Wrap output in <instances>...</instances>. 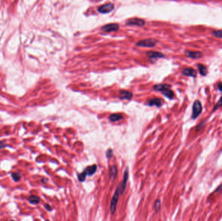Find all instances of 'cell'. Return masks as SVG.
<instances>
[{
  "instance_id": "18",
  "label": "cell",
  "mask_w": 222,
  "mask_h": 221,
  "mask_svg": "<svg viewBox=\"0 0 222 221\" xmlns=\"http://www.w3.org/2000/svg\"><path fill=\"white\" fill-rule=\"evenodd\" d=\"M40 198L37 196H33L31 195L29 198H28V201L32 204H37L40 202Z\"/></svg>"
},
{
  "instance_id": "1",
  "label": "cell",
  "mask_w": 222,
  "mask_h": 221,
  "mask_svg": "<svg viewBox=\"0 0 222 221\" xmlns=\"http://www.w3.org/2000/svg\"><path fill=\"white\" fill-rule=\"evenodd\" d=\"M170 86L168 84H157L153 87V90L163 93V94L170 99H172L174 97V93L170 89Z\"/></svg>"
},
{
  "instance_id": "16",
  "label": "cell",
  "mask_w": 222,
  "mask_h": 221,
  "mask_svg": "<svg viewBox=\"0 0 222 221\" xmlns=\"http://www.w3.org/2000/svg\"><path fill=\"white\" fill-rule=\"evenodd\" d=\"M109 120L112 122H116V121H118L121 120V119H123V115L120 114H114L110 115L109 116Z\"/></svg>"
},
{
  "instance_id": "23",
  "label": "cell",
  "mask_w": 222,
  "mask_h": 221,
  "mask_svg": "<svg viewBox=\"0 0 222 221\" xmlns=\"http://www.w3.org/2000/svg\"><path fill=\"white\" fill-rule=\"evenodd\" d=\"M221 106H222V96H221V97L220 98V100L218 101V103H216V106H215V107L214 108V110H213V111H212V112H214L215 110H217L219 107H221Z\"/></svg>"
},
{
  "instance_id": "6",
  "label": "cell",
  "mask_w": 222,
  "mask_h": 221,
  "mask_svg": "<svg viewBox=\"0 0 222 221\" xmlns=\"http://www.w3.org/2000/svg\"><path fill=\"white\" fill-rule=\"evenodd\" d=\"M128 178H129V168L127 167L126 169V170H125V172H124V178H123V180H122V182H121V183H119V187H120V194L121 195L123 194V193L124 192L125 189H126Z\"/></svg>"
},
{
  "instance_id": "19",
  "label": "cell",
  "mask_w": 222,
  "mask_h": 221,
  "mask_svg": "<svg viewBox=\"0 0 222 221\" xmlns=\"http://www.w3.org/2000/svg\"><path fill=\"white\" fill-rule=\"evenodd\" d=\"M87 176V172L84 171L83 172H82L81 173L78 174V176H77L78 179L79 181H80V182H84L85 179H86Z\"/></svg>"
},
{
  "instance_id": "28",
  "label": "cell",
  "mask_w": 222,
  "mask_h": 221,
  "mask_svg": "<svg viewBox=\"0 0 222 221\" xmlns=\"http://www.w3.org/2000/svg\"><path fill=\"white\" fill-rule=\"evenodd\" d=\"M45 208H47V209L48 211H51V209H52V208H51V207L48 205V204H45Z\"/></svg>"
},
{
  "instance_id": "8",
  "label": "cell",
  "mask_w": 222,
  "mask_h": 221,
  "mask_svg": "<svg viewBox=\"0 0 222 221\" xmlns=\"http://www.w3.org/2000/svg\"><path fill=\"white\" fill-rule=\"evenodd\" d=\"M119 29V25L118 24H109L105 25L101 28V30L107 33L112 32V31H116Z\"/></svg>"
},
{
  "instance_id": "5",
  "label": "cell",
  "mask_w": 222,
  "mask_h": 221,
  "mask_svg": "<svg viewBox=\"0 0 222 221\" xmlns=\"http://www.w3.org/2000/svg\"><path fill=\"white\" fill-rule=\"evenodd\" d=\"M114 8V5L112 3H108L104 4L99 7L98 10V12L101 14H107L110 13Z\"/></svg>"
},
{
  "instance_id": "4",
  "label": "cell",
  "mask_w": 222,
  "mask_h": 221,
  "mask_svg": "<svg viewBox=\"0 0 222 221\" xmlns=\"http://www.w3.org/2000/svg\"><path fill=\"white\" fill-rule=\"evenodd\" d=\"M157 44V40L154 38L145 39L140 40L136 43V46L143 47H153L155 46Z\"/></svg>"
},
{
  "instance_id": "13",
  "label": "cell",
  "mask_w": 222,
  "mask_h": 221,
  "mask_svg": "<svg viewBox=\"0 0 222 221\" xmlns=\"http://www.w3.org/2000/svg\"><path fill=\"white\" fill-rule=\"evenodd\" d=\"M147 56L149 58L155 59V58H163L164 56V54L160 52H156V51H149L147 53Z\"/></svg>"
},
{
  "instance_id": "15",
  "label": "cell",
  "mask_w": 222,
  "mask_h": 221,
  "mask_svg": "<svg viewBox=\"0 0 222 221\" xmlns=\"http://www.w3.org/2000/svg\"><path fill=\"white\" fill-rule=\"evenodd\" d=\"M97 170V165H92L91 166L88 167L87 169H85L84 171L87 172V175L90 176L94 174L96 172Z\"/></svg>"
},
{
  "instance_id": "26",
  "label": "cell",
  "mask_w": 222,
  "mask_h": 221,
  "mask_svg": "<svg viewBox=\"0 0 222 221\" xmlns=\"http://www.w3.org/2000/svg\"><path fill=\"white\" fill-rule=\"evenodd\" d=\"M218 88L220 92H222V83H220L218 84Z\"/></svg>"
},
{
  "instance_id": "12",
  "label": "cell",
  "mask_w": 222,
  "mask_h": 221,
  "mask_svg": "<svg viewBox=\"0 0 222 221\" xmlns=\"http://www.w3.org/2000/svg\"><path fill=\"white\" fill-rule=\"evenodd\" d=\"M133 97V93L126 90H121L119 93V97L121 99H128L129 100Z\"/></svg>"
},
{
  "instance_id": "7",
  "label": "cell",
  "mask_w": 222,
  "mask_h": 221,
  "mask_svg": "<svg viewBox=\"0 0 222 221\" xmlns=\"http://www.w3.org/2000/svg\"><path fill=\"white\" fill-rule=\"evenodd\" d=\"M146 22L144 19L137 18H134L128 19L126 22V25H137V26H143Z\"/></svg>"
},
{
  "instance_id": "3",
  "label": "cell",
  "mask_w": 222,
  "mask_h": 221,
  "mask_svg": "<svg viewBox=\"0 0 222 221\" xmlns=\"http://www.w3.org/2000/svg\"><path fill=\"white\" fill-rule=\"evenodd\" d=\"M202 112V105L201 102L199 100L195 101L193 104L192 107V120H195L199 115L201 114Z\"/></svg>"
},
{
  "instance_id": "29",
  "label": "cell",
  "mask_w": 222,
  "mask_h": 221,
  "mask_svg": "<svg viewBox=\"0 0 222 221\" xmlns=\"http://www.w3.org/2000/svg\"><path fill=\"white\" fill-rule=\"evenodd\" d=\"M11 221H14V220H11Z\"/></svg>"
},
{
  "instance_id": "27",
  "label": "cell",
  "mask_w": 222,
  "mask_h": 221,
  "mask_svg": "<svg viewBox=\"0 0 222 221\" xmlns=\"http://www.w3.org/2000/svg\"><path fill=\"white\" fill-rule=\"evenodd\" d=\"M4 147H5V143L3 142V141H0V149L3 148Z\"/></svg>"
},
{
  "instance_id": "25",
  "label": "cell",
  "mask_w": 222,
  "mask_h": 221,
  "mask_svg": "<svg viewBox=\"0 0 222 221\" xmlns=\"http://www.w3.org/2000/svg\"><path fill=\"white\" fill-rule=\"evenodd\" d=\"M222 191V183L221 184L220 186H219L218 188L216 189V190L215 191V192L216 193H220Z\"/></svg>"
},
{
  "instance_id": "2",
  "label": "cell",
  "mask_w": 222,
  "mask_h": 221,
  "mask_svg": "<svg viewBox=\"0 0 222 221\" xmlns=\"http://www.w3.org/2000/svg\"><path fill=\"white\" fill-rule=\"evenodd\" d=\"M120 187H119V184L117 187V189L115 191L112 200H111L110 202V211L112 215L115 213L116 211V206H117V204L119 200V197L120 195Z\"/></svg>"
},
{
  "instance_id": "10",
  "label": "cell",
  "mask_w": 222,
  "mask_h": 221,
  "mask_svg": "<svg viewBox=\"0 0 222 221\" xmlns=\"http://www.w3.org/2000/svg\"><path fill=\"white\" fill-rule=\"evenodd\" d=\"M163 101L162 99H159V98H155V99H151L147 101V104L149 106H155L157 107H161L162 105H163Z\"/></svg>"
},
{
  "instance_id": "22",
  "label": "cell",
  "mask_w": 222,
  "mask_h": 221,
  "mask_svg": "<svg viewBox=\"0 0 222 221\" xmlns=\"http://www.w3.org/2000/svg\"><path fill=\"white\" fill-rule=\"evenodd\" d=\"M11 176H12L13 179L14 180V181H15V182H18V181L20 180L21 176L19 173H12V175Z\"/></svg>"
},
{
  "instance_id": "17",
  "label": "cell",
  "mask_w": 222,
  "mask_h": 221,
  "mask_svg": "<svg viewBox=\"0 0 222 221\" xmlns=\"http://www.w3.org/2000/svg\"><path fill=\"white\" fill-rule=\"evenodd\" d=\"M198 67L199 71H200V74L201 75H203V76L207 75L208 70H207V68L205 66H204V65H203V64H198Z\"/></svg>"
},
{
  "instance_id": "21",
  "label": "cell",
  "mask_w": 222,
  "mask_h": 221,
  "mask_svg": "<svg viewBox=\"0 0 222 221\" xmlns=\"http://www.w3.org/2000/svg\"><path fill=\"white\" fill-rule=\"evenodd\" d=\"M161 200H156L155 202V205H154V208H155V211L157 212L159 211V209H160L161 208Z\"/></svg>"
},
{
  "instance_id": "14",
  "label": "cell",
  "mask_w": 222,
  "mask_h": 221,
  "mask_svg": "<svg viewBox=\"0 0 222 221\" xmlns=\"http://www.w3.org/2000/svg\"><path fill=\"white\" fill-rule=\"evenodd\" d=\"M110 178L112 180H114L115 179V178L116 177L118 174V169L116 165H112L111 167V168L110 169Z\"/></svg>"
},
{
  "instance_id": "20",
  "label": "cell",
  "mask_w": 222,
  "mask_h": 221,
  "mask_svg": "<svg viewBox=\"0 0 222 221\" xmlns=\"http://www.w3.org/2000/svg\"><path fill=\"white\" fill-rule=\"evenodd\" d=\"M212 35L217 38H222V30L214 31L212 32Z\"/></svg>"
},
{
  "instance_id": "24",
  "label": "cell",
  "mask_w": 222,
  "mask_h": 221,
  "mask_svg": "<svg viewBox=\"0 0 222 221\" xmlns=\"http://www.w3.org/2000/svg\"><path fill=\"white\" fill-rule=\"evenodd\" d=\"M106 156L108 159H110V158H112L113 156V151L112 149H109L108 151L106 152Z\"/></svg>"
},
{
  "instance_id": "11",
  "label": "cell",
  "mask_w": 222,
  "mask_h": 221,
  "mask_svg": "<svg viewBox=\"0 0 222 221\" xmlns=\"http://www.w3.org/2000/svg\"><path fill=\"white\" fill-rule=\"evenodd\" d=\"M185 54H186V56L188 58L193 59L200 58L202 56V54L199 51H187Z\"/></svg>"
},
{
  "instance_id": "9",
  "label": "cell",
  "mask_w": 222,
  "mask_h": 221,
  "mask_svg": "<svg viewBox=\"0 0 222 221\" xmlns=\"http://www.w3.org/2000/svg\"><path fill=\"white\" fill-rule=\"evenodd\" d=\"M182 74L188 76H192V77L195 78L197 76V72L193 68H188V67H186L182 71Z\"/></svg>"
}]
</instances>
